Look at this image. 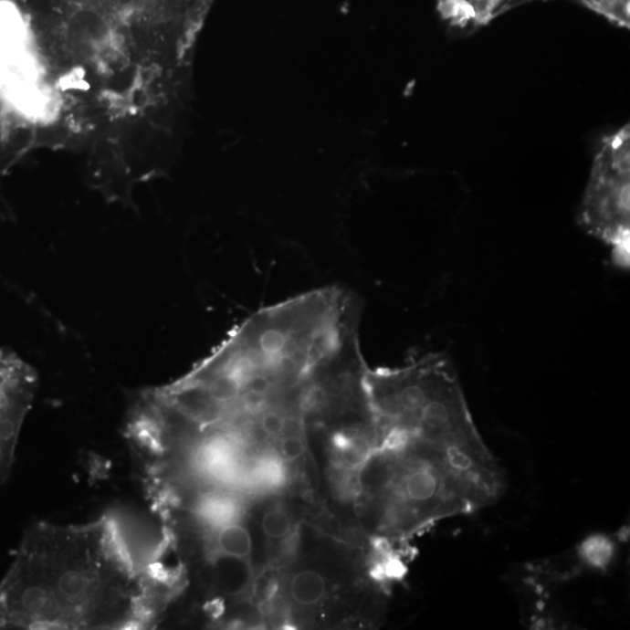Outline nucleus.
Wrapping results in <instances>:
<instances>
[{"label":"nucleus","instance_id":"nucleus-1","mask_svg":"<svg viewBox=\"0 0 630 630\" xmlns=\"http://www.w3.org/2000/svg\"><path fill=\"white\" fill-rule=\"evenodd\" d=\"M115 515L89 523H33L0 582V629H149L176 596L163 552Z\"/></svg>","mask_w":630,"mask_h":630},{"label":"nucleus","instance_id":"nucleus-2","mask_svg":"<svg viewBox=\"0 0 630 630\" xmlns=\"http://www.w3.org/2000/svg\"><path fill=\"white\" fill-rule=\"evenodd\" d=\"M502 486L494 459L388 436L356 474V512L365 533L390 544L472 514L493 503Z\"/></svg>","mask_w":630,"mask_h":630},{"label":"nucleus","instance_id":"nucleus-3","mask_svg":"<svg viewBox=\"0 0 630 630\" xmlns=\"http://www.w3.org/2000/svg\"><path fill=\"white\" fill-rule=\"evenodd\" d=\"M365 383L378 439L394 436L494 459L478 435L446 354L430 352L404 367L368 371Z\"/></svg>","mask_w":630,"mask_h":630},{"label":"nucleus","instance_id":"nucleus-4","mask_svg":"<svg viewBox=\"0 0 630 630\" xmlns=\"http://www.w3.org/2000/svg\"><path fill=\"white\" fill-rule=\"evenodd\" d=\"M281 573L277 598L294 628L373 625L384 608L385 561L369 564L362 553L312 529Z\"/></svg>","mask_w":630,"mask_h":630},{"label":"nucleus","instance_id":"nucleus-5","mask_svg":"<svg viewBox=\"0 0 630 630\" xmlns=\"http://www.w3.org/2000/svg\"><path fill=\"white\" fill-rule=\"evenodd\" d=\"M629 128L604 140L596 153L579 224L612 247L616 266L629 268Z\"/></svg>","mask_w":630,"mask_h":630},{"label":"nucleus","instance_id":"nucleus-6","mask_svg":"<svg viewBox=\"0 0 630 630\" xmlns=\"http://www.w3.org/2000/svg\"><path fill=\"white\" fill-rule=\"evenodd\" d=\"M37 390V375L16 352L0 348V486L16 459L19 436Z\"/></svg>","mask_w":630,"mask_h":630},{"label":"nucleus","instance_id":"nucleus-7","mask_svg":"<svg viewBox=\"0 0 630 630\" xmlns=\"http://www.w3.org/2000/svg\"><path fill=\"white\" fill-rule=\"evenodd\" d=\"M260 528L264 536L271 543H280L291 536L293 520L291 514L283 507H271L264 512L260 520Z\"/></svg>","mask_w":630,"mask_h":630},{"label":"nucleus","instance_id":"nucleus-8","mask_svg":"<svg viewBox=\"0 0 630 630\" xmlns=\"http://www.w3.org/2000/svg\"><path fill=\"white\" fill-rule=\"evenodd\" d=\"M278 452L281 459L296 462L306 453V444L299 432H289L278 439Z\"/></svg>","mask_w":630,"mask_h":630},{"label":"nucleus","instance_id":"nucleus-9","mask_svg":"<svg viewBox=\"0 0 630 630\" xmlns=\"http://www.w3.org/2000/svg\"><path fill=\"white\" fill-rule=\"evenodd\" d=\"M611 550V546H609L606 540L596 537L595 540L587 541L583 551L586 554V561L590 562L591 564L600 566L607 564Z\"/></svg>","mask_w":630,"mask_h":630}]
</instances>
